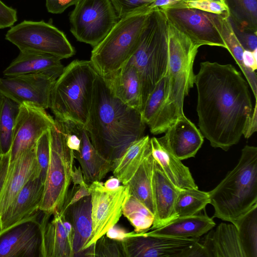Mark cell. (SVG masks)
<instances>
[{"label":"cell","instance_id":"23","mask_svg":"<svg viewBox=\"0 0 257 257\" xmlns=\"http://www.w3.org/2000/svg\"><path fill=\"white\" fill-rule=\"evenodd\" d=\"M104 79L114 96L141 112L143 106L142 84L138 72L133 65L127 62Z\"/></svg>","mask_w":257,"mask_h":257},{"label":"cell","instance_id":"25","mask_svg":"<svg viewBox=\"0 0 257 257\" xmlns=\"http://www.w3.org/2000/svg\"><path fill=\"white\" fill-rule=\"evenodd\" d=\"M151 154L167 178L178 188H198L188 167L170 150L162 138L150 140Z\"/></svg>","mask_w":257,"mask_h":257},{"label":"cell","instance_id":"6","mask_svg":"<svg viewBox=\"0 0 257 257\" xmlns=\"http://www.w3.org/2000/svg\"><path fill=\"white\" fill-rule=\"evenodd\" d=\"M151 12L144 10L119 19L105 37L93 47L90 61L99 75L106 78L127 63L137 47Z\"/></svg>","mask_w":257,"mask_h":257},{"label":"cell","instance_id":"2","mask_svg":"<svg viewBox=\"0 0 257 257\" xmlns=\"http://www.w3.org/2000/svg\"><path fill=\"white\" fill-rule=\"evenodd\" d=\"M85 127L95 149L106 159L114 161L144 136L146 124L141 112L114 96L97 74Z\"/></svg>","mask_w":257,"mask_h":257},{"label":"cell","instance_id":"10","mask_svg":"<svg viewBox=\"0 0 257 257\" xmlns=\"http://www.w3.org/2000/svg\"><path fill=\"white\" fill-rule=\"evenodd\" d=\"M118 20L109 0H79L70 16V31L77 41L94 47Z\"/></svg>","mask_w":257,"mask_h":257},{"label":"cell","instance_id":"42","mask_svg":"<svg viewBox=\"0 0 257 257\" xmlns=\"http://www.w3.org/2000/svg\"><path fill=\"white\" fill-rule=\"evenodd\" d=\"M17 20L16 10L7 6L0 0V29L12 27Z\"/></svg>","mask_w":257,"mask_h":257},{"label":"cell","instance_id":"27","mask_svg":"<svg viewBox=\"0 0 257 257\" xmlns=\"http://www.w3.org/2000/svg\"><path fill=\"white\" fill-rule=\"evenodd\" d=\"M62 213L72 226L74 256H78L89 241L92 233L90 195L69 205Z\"/></svg>","mask_w":257,"mask_h":257},{"label":"cell","instance_id":"5","mask_svg":"<svg viewBox=\"0 0 257 257\" xmlns=\"http://www.w3.org/2000/svg\"><path fill=\"white\" fill-rule=\"evenodd\" d=\"M127 62L138 72L144 105L149 94L167 72L168 20L163 11L157 9L149 13L137 47Z\"/></svg>","mask_w":257,"mask_h":257},{"label":"cell","instance_id":"4","mask_svg":"<svg viewBox=\"0 0 257 257\" xmlns=\"http://www.w3.org/2000/svg\"><path fill=\"white\" fill-rule=\"evenodd\" d=\"M97 73L90 60H75L56 79L49 108L55 119L85 126Z\"/></svg>","mask_w":257,"mask_h":257},{"label":"cell","instance_id":"41","mask_svg":"<svg viewBox=\"0 0 257 257\" xmlns=\"http://www.w3.org/2000/svg\"><path fill=\"white\" fill-rule=\"evenodd\" d=\"M118 19L135 12L148 10V6L155 0H109Z\"/></svg>","mask_w":257,"mask_h":257},{"label":"cell","instance_id":"29","mask_svg":"<svg viewBox=\"0 0 257 257\" xmlns=\"http://www.w3.org/2000/svg\"><path fill=\"white\" fill-rule=\"evenodd\" d=\"M215 225L212 217L201 213L178 217L168 224L146 232L150 235L168 236L182 238H199Z\"/></svg>","mask_w":257,"mask_h":257},{"label":"cell","instance_id":"7","mask_svg":"<svg viewBox=\"0 0 257 257\" xmlns=\"http://www.w3.org/2000/svg\"><path fill=\"white\" fill-rule=\"evenodd\" d=\"M168 46L167 102L179 117L185 115L184 100L194 86L193 64L199 47L168 20Z\"/></svg>","mask_w":257,"mask_h":257},{"label":"cell","instance_id":"51","mask_svg":"<svg viewBox=\"0 0 257 257\" xmlns=\"http://www.w3.org/2000/svg\"><path fill=\"white\" fill-rule=\"evenodd\" d=\"M120 182L114 176L110 177L103 184L104 186L107 189L114 190L118 188Z\"/></svg>","mask_w":257,"mask_h":257},{"label":"cell","instance_id":"17","mask_svg":"<svg viewBox=\"0 0 257 257\" xmlns=\"http://www.w3.org/2000/svg\"><path fill=\"white\" fill-rule=\"evenodd\" d=\"M41 257H73V229L62 212L42 211Z\"/></svg>","mask_w":257,"mask_h":257},{"label":"cell","instance_id":"28","mask_svg":"<svg viewBox=\"0 0 257 257\" xmlns=\"http://www.w3.org/2000/svg\"><path fill=\"white\" fill-rule=\"evenodd\" d=\"M74 154L80 164L84 180L88 185L94 181H100L112 171L113 161L104 158L95 149L85 126L81 131L80 150L74 152Z\"/></svg>","mask_w":257,"mask_h":257},{"label":"cell","instance_id":"11","mask_svg":"<svg viewBox=\"0 0 257 257\" xmlns=\"http://www.w3.org/2000/svg\"><path fill=\"white\" fill-rule=\"evenodd\" d=\"M200 239L136 232L120 241L124 257H205Z\"/></svg>","mask_w":257,"mask_h":257},{"label":"cell","instance_id":"31","mask_svg":"<svg viewBox=\"0 0 257 257\" xmlns=\"http://www.w3.org/2000/svg\"><path fill=\"white\" fill-rule=\"evenodd\" d=\"M155 160L151 149L127 183L131 194L142 202L154 215L152 176Z\"/></svg>","mask_w":257,"mask_h":257},{"label":"cell","instance_id":"46","mask_svg":"<svg viewBox=\"0 0 257 257\" xmlns=\"http://www.w3.org/2000/svg\"><path fill=\"white\" fill-rule=\"evenodd\" d=\"M135 234L136 232L134 231L128 232L116 224L110 228L105 233L107 237L120 241L128 237L135 236Z\"/></svg>","mask_w":257,"mask_h":257},{"label":"cell","instance_id":"33","mask_svg":"<svg viewBox=\"0 0 257 257\" xmlns=\"http://www.w3.org/2000/svg\"><path fill=\"white\" fill-rule=\"evenodd\" d=\"M20 104L0 94V152L10 153Z\"/></svg>","mask_w":257,"mask_h":257},{"label":"cell","instance_id":"39","mask_svg":"<svg viewBox=\"0 0 257 257\" xmlns=\"http://www.w3.org/2000/svg\"><path fill=\"white\" fill-rule=\"evenodd\" d=\"M103 235L93 245L92 256L124 257L121 241Z\"/></svg>","mask_w":257,"mask_h":257},{"label":"cell","instance_id":"43","mask_svg":"<svg viewBox=\"0 0 257 257\" xmlns=\"http://www.w3.org/2000/svg\"><path fill=\"white\" fill-rule=\"evenodd\" d=\"M234 31L244 50L253 51L257 49L256 34L251 32H244V30L241 29Z\"/></svg>","mask_w":257,"mask_h":257},{"label":"cell","instance_id":"32","mask_svg":"<svg viewBox=\"0 0 257 257\" xmlns=\"http://www.w3.org/2000/svg\"><path fill=\"white\" fill-rule=\"evenodd\" d=\"M230 17L219 16V30L226 49L236 61L253 92L255 100L257 99V76L254 71L246 67L243 62L244 49L240 43L233 29Z\"/></svg>","mask_w":257,"mask_h":257},{"label":"cell","instance_id":"52","mask_svg":"<svg viewBox=\"0 0 257 257\" xmlns=\"http://www.w3.org/2000/svg\"><path fill=\"white\" fill-rule=\"evenodd\" d=\"M9 153H10L7 154H3L2 153L0 152V169H1L2 166L3 165Z\"/></svg>","mask_w":257,"mask_h":257},{"label":"cell","instance_id":"22","mask_svg":"<svg viewBox=\"0 0 257 257\" xmlns=\"http://www.w3.org/2000/svg\"><path fill=\"white\" fill-rule=\"evenodd\" d=\"M44 185L40 177L32 178L26 184L0 218V230L39 210Z\"/></svg>","mask_w":257,"mask_h":257},{"label":"cell","instance_id":"34","mask_svg":"<svg viewBox=\"0 0 257 257\" xmlns=\"http://www.w3.org/2000/svg\"><path fill=\"white\" fill-rule=\"evenodd\" d=\"M245 257H257V204L235 221Z\"/></svg>","mask_w":257,"mask_h":257},{"label":"cell","instance_id":"12","mask_svg":"<svg viewBox=\"0 0 257 257\" xmlns=\"http://www.w3.org/2000/svg\"><path fill=\"white\" fill-rule=\"evenodd\" d=\"M168 20L196 45L226 46L219 30V15L205 12L180 2L162 10Z\"/></svg>","mask_w":257,"mask_h":257},{"label":"cell","instance_id":"53","mask_svg":"<svg viewBox=\"0 0 257 257\" xmlns=\"http://www.w3.org/2000/svg\"><path fill=\"white\" fill-rule=\"evenodd\" d=\"M192 1V0H185V1Z\"/></svg>","mask_w":257,"mask_h":257},{"label":"cell","instance_id":"36","mask_svg":"<svg viewBox=\"0 0 257 257\" xmlns=\"http://www.w3.org/2000/svg\"><path fill=\"white\" fill-rule=\"evenodd\" d=\"M122 214L133 226L136 233L148 232L154 221V214L131 194L123 208Z\"/></svg>","mask_w":257,"mask_h":257},{"label":"cell","instance_id":"3","mask_svg":"<svg viewBox=\"0 0 257 257\" xmlns=\"http://www.w3.org/2000/svg\"><path fill=\"white\" fill-rule=\"evenodd\" d=\"M208 193L213 217L232 223L257 204V148L245 146L235 167Z\"/></svg>","mask_w":257,"mask_h":257},{"label":"cell","instance_id":"26","mask_svg":"<svg viewBox=\"0 0 257 257\" xmlns=\"http://www.w3.org/2000/svg\"><path fill=\"white\" fill-rule=\"evenodd\" d=\"M58 57L50 54L31 51H20L4 71V76L29 73H43L57 79L64 67Z\"/></svg>","mask_w":257,"mask_h":257},{"label":"cell","instance_id":"9","mask_svg":"<svg viewBox=\"0 0 257 257\" xmlns=\"http://www.w3.org/2000/svg\"><path fill=\"white\" fill-rule=\"evenodd\" d=\"M5 39L22 52L45 53L60 59L69 58L75 54L74 47L64 33L44 21L25 20L11 27Z\"/></svg>","mask_w":257,"mask_h":257},{"label":"cell","instance_id":"45","mask_svg":"<svg viewBox=\"0 0 257 257\" xmlns=\"http://www.w3.org/2000/svg\"><path fill=\"white\" fill-rule=\"evenodd\" d=\"M257 130V100L255 101L254 106L250 116L248 118L243 130V135L248 139Z\"/></svg>","mask_w":257,"mask_h":257},{"label":"cell","instance_id":"8","mask_svg":"<svg viewBox=\"0 0 257 257\" xmlns=\"http://www.w3.org/2000/svg\"><path fill=\"white\" fill-rule=\"evenodd\" d=\"M50 154L39 210L61 212L70 185L74 167V151L66 143L61 121L55 119L50 128Z\"/></svg>","mask_w":257,"mask_h":257},{"label":"cell","instance_id":"37","mask_svg":"<svg viewBox=\"0 0 257 257\" xmlns=\"http://www.w3.org/2000/svg\"><path fill=\"white\" fill-rule=\"evenodd\" d=\"M229 1L230 16L240 25L241 29L256 34L257 1Z\"/></svg>","mask_w":257,"mask_h":257},{"label":"cell","instance_id":"38","mask_svg":"<svg viewBox=\"0 0 257 257\" xmlns=\"http://www.w3.org/2000/svg\"><path fill=\"white\" fill-rule=\"evenodd\" d=\"M50 129L45 131L37 141L35 154L40 170V177L44 182L48 167L50 154Z\"/></svg>","mask_w":257,"mask_h":257},{"label":"cell","instance_id":"47","mask_svg":"<svg viewBox=\"0 0 257 257\" xmlns=\"http://www.w3.org/2000/svg\"><path fill=\"white\" fill-rule=\"evenodd\" d=\"M257 49L253 51L244 50L243 62L244 66L252 71L257 68Z\"/></svg>","mask_w":257,"mask_h":257},{"label":"cell","instance_id":"14","mask_svg":"<svg viewBox=\"0 0 257 257\" xmlns=\"http://www.w3.org/2000/svg\"><path fill=\"white\" fill-rule=\"evenodd\" d=\"M40 213L38 210L0 230V257H41Z\"/></svg>","mask_w":257,"mask_h":257},{"label":"cell","instance_id":"13","mask_svg":"<svg viewBox=\"0 0 257 257\" xmlns=\"http://www.w3.org/2000/svg\"><path fill=\"white\" fill-rule=\"evenodd\" d=\"M92 223L90 239L84 250L94 244L118 222L123 208L130 197L129 187L120 185L114 190L106 189L100 181L89 185Z\"/></svg>","mask_w":257,"mask_h":257},{"label":"cell","instance_id":"49","mask_svg":"<svg viewBox=\"0 0 257 257\" xmlns=\"http://www.w3.org/2000/svg\"><path fill=\"white\" fill-rule=\"evenodd\" d=\"M10 164V154L8 155L3 165L0 169V194L6 182Z\"/></svg>","mask_w":257,"mask_h":257},{"label":"cell","instance_id":"15","mask_svg":"<svg viewBox=\"0 0 257 257\" xmlns=\"http://www.w3.org/2000/svg\"><path fill=\"white\" fill-rule=\"evenodd\" d=\"M56 78L43 73H29L0 78V94L18 103L49 108Z\"/></svg>","mask_w":257,"mask_h":257},{"label":"cell","instance_id":"24","mask_svg":"<svg viewBox=\"0 0 257 257\" xmlns=\"http://www.w3.org/2000/svg\"><path fill=\"white\" fill-rule=\"evenodd\" d=\"M230 223H220L200 239L205 257H245L237 229Z\"/></svg>","mask_w":257,"mask_h":257},{"label":"cell","instance_id":"21","mask_svg":"<svg viewBox=\"0 0 257 257\" xmlns=\"http://www.w3.org/2000/svg\"><path fill=\"white\" fill-rule=\"evenodd\" d=\"M162 137L172 153L180 160L194 157L201 147L204 137L185 115L179 116Z\"/></svg>","mask_w":257,"mask_h":257},{"label":"cell","instance_id":"40","mask_svg":"<svg viewBox=\"0 0 257 257\" xmlns=\"http://www.w3.org/2000/svg\"><path fill=\"white\" fill-rule=\"evenodd\" d=\"M187 6L225 17H230L226 0H192L185 2Z\"/></svg>","mask_w":257,"mask_h":257},{"label":"cell","instance_id":"20","mask_svg":"<svg viewBox=\"0 0 257 257\" xmlns=\"http://www.w3.org/2000/svg\"><path fill=\"white\" fill-rule=\"evenodd\" d=\"M152 190L155 214L151 230L164 226L178 217L175 206L180 190L167 178L155 160Z\"/></svg>","mask_w":257,"mask_h":257},{"label":"cell","instance_id":"19","mask_svg":"<svg viewBox=\"0 0 257 257\" xmlns=\"http://www.w3.org/2000/svg\"><path fill=\"white\" fill-rule=\"evenodd\" d=\"M168 79L167 74L157 83L147 97L141 114L143 121L154 135L165 133L178 117L167 102Z\"/></svg>","mask_w":257,"mask_h":257},{"label":"cell","instance_id":"35","mask_svg":"<svg viewBox=\"0 0 257 257\" xmlns=\"http://www.w3.org/2000/svg\"><path fill=\"white\" fill-rule=\"evenodd\" d=\"M208 192L198 188L180 189L175 209L177 217L193 215L204 209L210 204Z\"/></svg>","mask_w":257,"mask_h":257},{"label":"cell","instance_id":"16","mask_svg":"<svg viewBox=\"0 0 257 257\" xmlns=\"http://www.w3.org/2000/svg\"><path fill=\"white\" fill-rule=\"evenodd\" d=\"M54 123L55 119L45 109L30 103L21 104L14 130L10 161L35 147L39 138Z\"/></svg>","mask_w":257,"mask_h":257},{"label":"cell","instance_id":"1","mask_svg":"<svg viewBox=\"0 0 257 257\" xmlns=\"http://www.w3.org/2000/svg\"><path fill=\"white\" fill-rule=\"evenodd\" d=\"M199 130L214 148L238 143L253 108L247 82L231 64L203 62L195 76Z\"/></svg>","mask_w":257,"mask_h":257},{"label":"cell","instance_id":"50","mask_svg":"<svg viewBox=\"0 0 257 257\" xmlns=\"http://www.w3.org/2000/svg\"><path fill=\"white\" fill-rule=\"evenodd\" d=\"M72 183L74 184L82 185L85 183L80 167L74 166L72 173Z\"/></svg>","mask_w":257,"mask_h":257},{"label":"cell","instance_id":"48","mask_svg":"<svg viewBox=\"0 0 257 257\" xmlns=\"http://www.w3.org/2000/svg\"><path fill=\"white\" fill-rule=\"evenodd\" d=\"M184 1L185 0H155L148 6V9L151 12L157 9L163 10L166 8Z\"/></svg>","mask_w":257,"mask_h":257},{"label":"cell","instance_id":"30","mask_svg":"<svg viewBox=\"0 0 257 257\" xmlns=\"http://www.w3.org/2000/svg\"><path fill=\"white\" fill-rule=\"evenodd\" d=\"M150 138L143 136L133 142L119 158L113 161V175L126 185L151 149Z\"/></svg>","mask_w":257,"mask_h":257},{"label":"cell","instance_id":"44","mask_svg":"<svg viewBox=\"0 0 257 257\" xmlns=\"http://www.w3.org/2000/svg\"><path fill=\"white\" fill-rule=\"evenodd\" d=\"M79 0H46L47 11L52 14H61L69 7L75 5Z\"/></svg>","mask_w":257,"mask_h":257},{"label":"cell","instance_id":"18","mask_svg":"<svg viewBox=\"0 0 257 257\" xmlns=\"http://www.w3.org/2000/svg\"><path fill=\"white\" fill-rule=\"evenodd\" d=\"M40 176L35 147L10 161L8 174L0 194V218L26 184L31 179Z\"/></svg>","mask_w":257,"mask_h":257}]
</instances>
